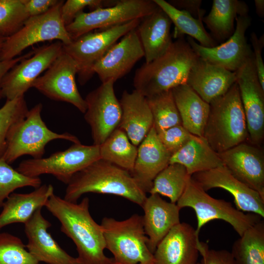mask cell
I'll return each mask as SVG.
<instances>
[{"mask_svg":"<svg viewBox=\"0 0 264 264\" xmlns=\"http://www.w3.org/2000/svg\"><path fill=\"white\" fill-rule=\"evenodd\" d=\"M45 207L61 224V231L74 243L80 264H111L104 253L106 243L101 224L92 218L88 197L71 202L53 194Z\"/></svg>","mask_w":264,"mask_h":264,"instance_id":"cell-1","label":"cell"},{"mask_svg":"<svg viewBox=\"0 0 264 264\" xmlns=\"http://www.w3.org/2000/svg\"><path fill=\"white\" fill-rule=\"evenodd\" d=\"M88 193L118 196L141 207L147 197L130 172L102 159L73 176L67 184L64 198L75 203Z\"/></svg>","mask_w":264,"mask_h":264,"instance_id":"cell-2","label":"cell"},{"mask_svg":"<svg viewBox=\"0 0 264 264\" xmlns=\"http://www.w3.org/2000/svg\"><path fill=\"white\" fill-rule=\"evenodd\" d=\"M198 56L181 37L161 56L144 63L135 72V90L146 97L185 84Z\"/></svg>","mask_w":264,"mask_h":264,"instance_id":"cell-3","label":"cell"},{"mask_svg":"<svg viewBox=\"0 0 264 264\" xmlns=\"http://www.w3.org/2000/svg\"><path fill=\"white\" fill-rule=\"evenodd\" d=\"M203 137L217 153L249 141L244 112L236 82L210 103Z\"/></svg>","mask_w":264,"mask_h":264,"instance_id":"cell-4","label":"cell"},{"mask_svg":"<svg viewBox=\"0 0 264 264\" xmlns=\"http://www.w3.org/2000/svg\"><path fill=\"white\" fill-rule=\"evenodd\" d=\"M42 103L28 110L23 119L10 128L6 138V148L2 157L10 164L21 156H31L33 158L43 157L45 146L56 139H64L77 143L78 138L68 132L58 133L46 126L41 116Z\"/></svg>","mask_w":264,"mask_h":264,"instance_id":"cell-5","label":"cell"},{"mask_svg":"<svg viewBox=\"0 0 264 264\" xmlns=\"http://www.w3.org/2000/svg\"><path fill=\"white\" fill-rule=\"evenodd\" d=\"M101 225L106 249L112 254L113 264H154L142 216L135 214L123 220L105 217Z\"/></svg>","mask_w":264,"mask_h":264,"instance_id":"cell-6","label":"cell"},{"mask_svg":"<svg viewBox=\"0 0 264 264\" xmlns=\"http://www.w3.org/2000/svg\"><path fill=\"white\" fill-rule=\"evenodd\" d=\"M176 204L180 209L190 207L194 210L198 222L195 230L198 236L205 224L214 220H221L229 223L240 237L262 218L256 214H245L230 202L210 196L191 177Z\"/></svg>","mask_w":264,"mask_h":264,"instance_id":"cell-7","label":"cell"},{"mask_svg":"<svg viewBox=\"0 0 264 264\" xmlns=\"http://www.w3.org/2000/svg\"><path fill=\"white\" fill-rule=\"evenodd\" d=\"M64 0L42 15L29 17L22 27L5 40L0 53V61L13 59L24 49L39 42L50 40L67 44L72 41L61 19V9Z\"/></svg>","mask_w":264,"mask_h":264,"instance_id":"cell-8","label":"cell"},{"mask_svg":"<svg viewBox=\"0 0 264 264\" xmlns=\"http://www.w3.org/2000/svg\"><path fill=\"white\" fill-rule=\"evenodd\" d=\"M141 19H135L99 32H90L63 44V51L77 64L78 81L85 85L93 76V67L121 37L136 28Z\"/></svg>","mask_w":264,"mask_h":264,"instance_id":"cell-9","label":"cell"},{"mask_svg":"<svg viewBox=\"0 0 264 264\" xmlns=\"http://www.w3.org/2000/svg\"><path fill=\"white\" fill-rule=\"evenodd\" d=\"M99 159V146L85 145L79 142L47 157L23 160L16 170L31 177L51 175L67 185L75 174Z\"/></svg>","mask_w":264,"mask_h":264,"instance_id":"cell-10","label":"cell"},{"mask_svg":"<svg viewBox=\"0 0 264 264\" xmlns=\"http://www.w3.org/2000/svg\"><path fill=\"white\" fill-rule=\"evenodd\" d=\"M159 9L154 0H120L110 7L81 12L66 28L74 40L95 29L103 30L143 19Z\"/></svg>","mask_w":264,"mask_h":264,"instance_id":"cell-11","label":"cell"},{"mask_svg":"<svg viewBox=\"0 0 264 264\" xmlns=\"http://www.w3.org/2000/svg\"><path fill=\"white\" fill-rule=\"evenodd\" d=\"M78 71L76 62L63 51L32 88L50 99L70 103L85 113L86 102L79 93L75 80Z\"/></svg>","mask_w":264,"mask_h":264,"instance_id":"cell-12","label":"cell"},{"mask_svg":"<svg viewBox=\"0 0 264 264\" xmlns=\"http://www.w3.org/2000/svg\"><path fill=\"white\" fill-rule=\"evenodd\" d=\"M63 43L56 42L33 50V54L14 66L3 77L2 98L10 100L22 96L41 73L45 71L63 52Z\"/></svg>","mask_w":264,"mask_h":264,"instance_id":"cell-13","label":"cell"},{"mask_svg":"<svg viewBox=\"0 0 264 264\" xmlns=\"http://www.w3.org/2000/svg\"><path fill=\"white\" fill-rule=\"evenodd\" d=\"M114 83L111 81L102 83L85 99L84 118L90 126L95 145H101L118 127L121 120V108L114 93Z\"/></svg>","mask_w":264,"mask_h":264,"instance_id":"cell-14","label":"cell"},{"mask_svg":"<svg viewBox=\"0 0 264 264\" xmlns=\"http://www.w3.org/2000/svg\"><path fill=\"white\" fill-rule=\"evenodd\" d=\"M235 72L249 141L261 147L264 138V89L258 77L253 54Z\"/></svg>","mask_w":264,"mask_h":264,"instance_id":"cell-15","label":"cell"},{"mask_svg":"<svg viewBox=\"0 0 264 264\" xmlns=\"http://www.w3.org/2000/svg\"><path fill=\"white\" fill-rule=\"evenodd\" d=\"M234 32L228 40L213 47H205L188 37L187 42L198 57L213 65L235 72L253 54L247 43L245 32L251 23V18L244 15L236 19Z\"/></svg>","mask_w":264,"mask_h":264,"instance_id":"cell-16","label":"cell"},{"mask_svg":"<svg viewBox=\"0 0 264 264\" xmlns=\"http://www.w3.org/2000/svg\"><path fill=\"white\" fill-rule=\"evenodd\" d=\"M231 174L264 198V153L249 141L218 153Z\"/></svg>","mask_w":264,"mask_h":264,"instance_id":"cell-17","label":"cell"},{"mask_svg":"<svg viewBox=\"0 0 264 264\" xmlns=\"http://www.w3.org/2000/svg\"><path fill=\"white\" fill-rule=\"evenodd\" d=\"M191 178L205 191L220 188L229 192L239 210L264 217V198L257 192L236 178L225 166L195 173Z\"/></svg>","mask_w":264,"mask_h":264,"instance_id":"cell-18","label":"cell"},{"mask_svg":"<svg viewBox=\"0 0 264 264\" xmlns=\"http://www.w3.org/2000/svg\"><path fill=\"white\" fill-rule=\"evenodd\" d=\"M144 57L136 28L131 30L115 44L94 66L93 71L102 83H114L128 73Z\"/></svg>","mask_w":264,"mask_h":264,"instance_id":"cell-19","label":"cell"},{"mask_svg":"<svg viewBox=\"0 0 264 264\" xmlns=\"http://www.w3.org/2000/svg\"><path fill=\"white\" fill-rule=\"evenodd\" d=\"M38 208L24 224L27 251L39 262L47 264H80L77 258L69 255L53 238L47 229L51 226Z\"/></svg>","mask_w":264,"mask_h":264,"instance_id":"cell-20","label":"cell"},{"mask_svg":"<svg viewBox=\"0 0 264 264\" xmlns=\"http://www.w3.org/2000/svg\"><path fill=\"white\" fill-rule=\"evenodd\" d=\"M199 241L192 226L180 222L157 245L153 254L154 264H196Z\"/></svg>","mask_w":264,"mask_h":264,"instance_id":"cell-21","label":"cell"},{"mask_svg":"<svg viewBox=\"0 0 264 264\" xmlns=\"http://www.w3.org/2000/svg\"><path fill=\"white\" fill-rule=\"evenodd\" d=\"M132 176L149 193L156 176L169 164L171 154L160 141L154 126L139 145Z\"/></svg>","mask_w":264,"mask_h":264,"instance_id":"cell-22","label":"cell"},{"mask_svg":"<svg viewBox=\"0 0 264 264\" xmlns=\"http://www.w3.org/2000/svg\"><path fill=\"white\" fill-rule=\"evenodd\" d=\"M144 229L148 238V246L154 254L157 245L180 222V210L176 203L168 202L158 194H150L142 207Z\"/></svg>","mask_w":264,"mask_h":264,"instance_id":"cell-23","label":"cell"},{"mask_svg":"<svg viewBox=\"0 0 264 264\" xmlns=\"http://www.w3.org/2000/svg\"><path fill=\"white\" fill-rule=\"evenodd\" d=\"M236 79L235 72L198 57L189 72L186 84L209 104L224 94L236 83Z\"/></svg>","mask_w":264,"mask_h":264,"instance_id":"cell-24","label":"cell"},{"mask_svg":"<svg viewBox=\"0 0 264 264\" xmlns=\"http://www.w3.org/2000/svg\"><path fill=\"white\" fill-rule=\"evenodd\" d=\"M119 102L122 115L118 128L137 146L153 126V118L146 98L135 89L131 93L124 90Z\"/></svg>","mask_w":264,"mask_h":264,"instance_id":"cell-25","label":"cell"},{"mask_svg":"<svg viewBox=\"0 0 264 264\" xmlns=\"http://www.w3.org/2000/svg\"><path fill=\"white\" fill-rule=\"evenodd\" d=\"M172 22L160 8L141 19L136 27L145 58L149 63L163 55L173 41L171 34Z\"/></svg>","mask_w":264,"mask_h":264,"instance_id":"cell-26","label":"cell"},{"mask_svg":"<svg viewBox=\"0 0 264 264\" xmlns=\"http://www.w3.org/2000/svg\"><path fill=\"white\" fill-rule=\"evenodd\" d=\"M53 194L51 184L42 185L29 193H11L2 206L0 230L10 224L25 223L38 208L45 206Z\"/></svg>","mask_w":264,"mask_h":264,"instance_id":"cell-27","label":"cell"},{"mask_svg":"<svg viewBox=\"0 0 264 264\" xmlns=\"http://www.w3.org/2000/svg\"><path fill=\"white\" fill-rule=\"evenodd\" d=\"M171 90L182 126L192 134L203 137L210 111L209 104L186 84Z\"/></svg>","mask_w":264,"mask_h":264,"instance_id":"cell-28","label":"cell"},{"mask_svg":"<svg viewBox=\"0 0 264 264\" xmlns=\"http://www.w3.org/2000/svg\"><path fill=\"white\" fill-rule=\"evenodd\" d=\"M184 166L190 176L224 166L217 153L203 137L193 135L179 151L172 154L169 164Z\"/></svg>","mask_w":264,"mask_h":264,"instance_id":"cell-29","label":"cell"},{"mask_svg":"<svg viewBox=\"0 0 264 264\" xmlns=\"http://www.w3.org/2000/svg\"><path fill=\"white\" fill-rule=\"evenodd\" d=\"M248 11L247 5L242 1L214 0L211 10L203 17L202 22L206 25L214 39L222 41L234 32L236 18L248 15Z\"/></svg>","mask_w":264,"mask_h":264,"instance_id":"cell-30","label":"cell"},{"mask_svg":"<svg viewBox=\"0 0 264 264\" xmlns=\"http://www.w3.org/2000/svg\"><path fill=\"white\" fill-rule=\"evenodd\" d=\"M154 1L174 24V38H178L186 34L198 41L202 46L213 47L218 45L215 40L204 27L202 20L194 18L187 12L175 8L164 0Z\"/></svg>","mask_w":264,"mask_h":264,"instance_id":"cell-31","label":"cell"},{"mask_svg":"<svg viewBox=\"0 0 264 264\" xmlns=\"http://www.w3.org/2000/svg\"><path fill=\"white\" fill-rule=\"evenodd\" d=\"M100 159L112 163L131 173L137 153V146L126 133L117 128L99 146Z\"/></svg>","mask_w":264,"mask_h":264,"instance_id":"cell-32","label":"cell"},{"mask_svg":"<svg viewBox=\"0 0 264 264\" xmlns=\"http://www.w3.org/2000/svg\"><path fill=\"white\" fill-rule=\"evenodd\" d=\"M231 253L236 264H264V221L247 229L234 242Z\"/></svg>","mask_w":264,"mask_h":264,"instance_id":"cell-33","label":"cell"},{"mask_svg":"<svg viewBox=\"0 0 264 264\" xmlns=\"http://www.w3.org/2000/svg\"><path fill=\"white\" fill-rule=\"evenodd\" d=\"M191 177L183 165L169 164L155 177L149 193L168 197L170 202L176 203Z\"/></svg>","mask_w":264,"mask_h":264,"instance_id":"cell-34","label":"cell"},{"mask_svg":"<svg viewBox=\"0 0 264 264\" xmlns=\"http://www.w3.org/2000/svg\"><path fill=\"white\" fill-rule=\"evenodd\" d=\"M146 98L156 132L175 126L182 125L171 89Z\"/></svg>","mask_w":264,"mask_h":264,"instance_id":"cell-35","label":"cell"},{"mask_svg":"<svg viewBox=\"0 0 264 264\" xmlns=\"http://www.w3.org/2000/svg\"><path fill=\"white\" fill-rule=\"evenodd\" d=\"M29 18L22 0H0V37L14 35Z\"/></svg>","mask_w":264,"mask_h":264,"instance_id":"cell-36","label":"cell"},{"mask_svg":"<svg viewBox=\"0 0 264 264\" xmlns=\"http://www.w3.org/2000/svg\"><path fill=\"white\" fill-rule=\"evenodd\" d=\"M42 185L39 177L25 176L13 169L2 158H0V207L16 189L30 186L35 189Z\"/></svg>","mask_w":264,"mask_h":264,"instance_id":"cell-37","label":"cell"},{"mask_svg":"<svg viewBox=\"0 0 264 264\" xmlns=\"http://www.w3.org/2000/svg\"><path fill=\"white\" fill-rule=\"evenodd\" d=\"M28 110L24 96L6 100L0 108V158L4 154L6 138L10 128L16 122L24 118Z\"/></svg>","mask_w":264,"mask_h":264,"instance_id":"cell-38","label":"cell"},{"mask_svg":"<svg viewBox=\"0 0 264 264\" xmlns=\"http://www.w3.org/2000/svg\"><path fill=\"white\" fill-rule=\"evenodd\" d=\"M25 248L19 238L6 232L0 233V264H39Z\"/></svg>","mask_w":264,"mask_h":264,"instance_id":"cell-39","label":"cell"},{"mask_svg":"<svg viewBox=\"0 0 264 264\" xmlns=\"http://www.w3.org/2000/svg\"><path fill=\"white\" fill-rule=\"evenodd\" d=\"M118 0H67L64 2L61 9V19L66 27L72 23L76 17L88 7L91 11L100 8L113 6Z\"/></svg>","mask_w":264,"mask_h":264,"instance_id":"cell-40","label":"cell"},{"mask_svg":"<svg viewBox=\"0 0 264 264\" xmlns=\"http://www.w3.org/2000/svg\"><path fill=\"white\" fill-rule=\"evenodd\" d=\"M166 149L174 154L183 147L193 136L182 125H177L157 132Z\"/></svg>","mask_w":264,"mask_h":264,"instance_id":"cell-41","label":"cell"},{"mask_svg":"<svg viewBox=\"0 0 264 264\" xmlns=\"http://www.w3.org/2000/svg\"><path fill=\"white\" fill-rule=\"evenodd\" d=\"M198 248L202 256V264H236L231 252L226 250L210 249L206 243L200 241Z\"/></svg>","mask_w":264,"mask_h":264,"instance_id":"cell-42","label":"cell"},{"mask_svg":"<svg viewBox=\"0 0 264 264\" xmlns=\"http://www.w3.org/2000/svg\"><path fill=\"white\" fill-rule=\"evenodd\" d=\"M250 41L253 48V57L258 77L263 89H264V64L262 52L264 46V34L259 38L255 32L250 35Z\"/></svg>","mask_w":264,"mask_h":264,"instance_id":"cell-43","label":"cell"},{"mask_svg":"<svg viewBox=\"0 0 264 264\" xmlns=\"http://www.w3.org/2000/svg\"><path fill=\"white\" fill-rule=\"evenodd\" d=\"M58 0H22L29 17L37 16L45 13L55 5Z\"/></svg>","mask_w":264,"mask_h":264,"instance_id":"cell-44","label":"cell"},{"mask_svg":"<svg viewBox=\"0 0 264 264\" xmlns=\"http://www.w3.org/2000/svg\"><path fill=\"white\" fill-rule=\"evenodd\" d=\"M175 8L185 11L194 18L202 20L205 11L201 8V0H173L168 2Z\"/></svg>","mask_w":264,"mask_h":264,"instance_id":"cell-45","label":"cell"},{"mask_svg":"<svg viewBox=\"0 0 264 264\" xmlns=\"http://www.w3.org/2000/svg\"><path fill=\"white\" fill-rule=\"evenodd\" d=\"M33 54V50L11 60L0 61V99L2 98L1 84L3 77L17 64L22 60L31 56Z\"/></svg>","mask_w":264,"mask_h":264,"instance_id":"cell-46","label":"cell"},{"mask_svg":"<svg viewBox=\"0 0 264 264\" xmlns=\"http://www.w3.org/2000/svg\"><path fill=\"white\" fill-rule=\"evenodd\" d=\"M254 3L257 14L261 18L264 16V0H255Z\"/></svg>","mask_w":264,"mask_h":264,"instance_id":"cell-47","label":"cell"},{"mask_svg":"<svg viewBox=\"0 0 264 264\" xmlns=\"http://www.w3.org/2000/svg\"><path fill=\"white\" fill-rule=\"evenodd\" d=\"M6 39V38L0 37V53L2 47V46L3 45V44Z\"/></svg>","mask_w":264,"mask_h":264,"instance_id":"cell-48","label":"cell"},{"mask_svg":"<svg viewBox=\"0 0 264 264\" xmlns=\"http://www.w3.org/2000/svg\"><path fill=\"white\" fill-rule=\"evenodd\" d=\"M196 264H202L201 263L198 262Z\"/></svg>","mask_w":264,"mask_h":264,"instance_id":"cell-49","label":"cell"},{"mask_svg":"<svg viewBox=\"0 0 264 264\" xmlns=\"http://www.w3.org/2000/svg\"><path fill=\"white\" fill-rule=\"evenodd\" d=\"M111 264H113L112 263Z\"/></svg>","mask_w":264,"mask_h":264,"instance_id":"cell-50","label":"cell"}]
</instances>
